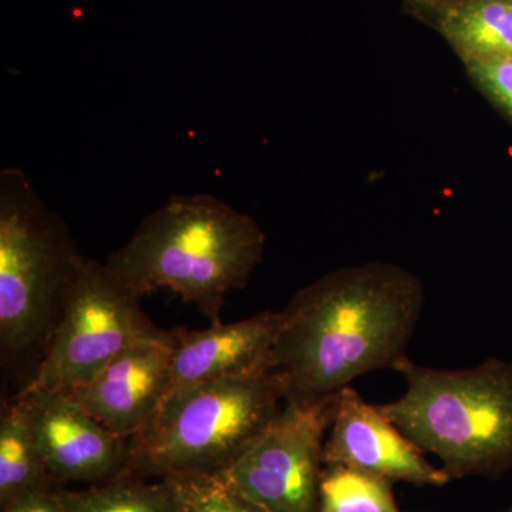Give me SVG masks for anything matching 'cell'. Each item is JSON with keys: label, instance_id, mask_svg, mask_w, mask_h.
<instances>
[{"label": "cell", "instance_id": "1", "mask_svg": "<svg viewBox=\"0 0 512 512\" xmlns=\"http://www.w3.org/2000/svg\"><path fill=\"white\" fill-rule=\"evenodd\" d=\"M423 301L420 282L390 265L346 269L296 293L279 311L272 350L285 402H318L357 377L396 365Z\"/></svg>", "mask_w": 512, "mask_h": 512}, {"label": "cell", "instance_id": "2", "mask_svg": "<svg viewBox=\"0 0 512 512\" xmlns=\"http://www.w3.org/2000/svg\"><path fill=\"white\" fill-rule=\"evenodd\" d=\"M265 237L248 215L210 194L175 195L107 259L138 298L170 289L220 323L229 292L247 284Z\"/></svg>", "mask_w": 512, "mask_h": 512}, {"label": "cell", "instance_id": "3", "mask_svg": "<svg viewBox=\"0 0 512 512\" xmlns=\"http://www.w3.org/2000/svg\"><path fill=\"white\" fill-rule=\"evenodd\" d=\"M406 392L380 412L448 476H500L512 468V363L488 359L470 369L440 370L403 356L392 367Z\"/></svg>", "mask_w": 512, "mask_h": 512}, {"label": "cell", "instance_id": "4", "mask_svg": "<svg viewBox=\"0 0 512 512\" xmlns=\"http://www.w3.org/2000/svg\"><path fill=\"white\" fill-rule=\"evenodd\" d=\"M282 402L274 370L170 394L131 437L130 471L161 478L224 473L268 429Z\"/></svg>", "mask_w": 512, "mask_h": 512}, {"label": "cell", "instance_id": "5", "mask_svg": "<svg viewBox=\"0 0 512 512\" xmlns=\"http://www.w3.org/2000/svg\"><path fill=\"white\" fill-rule=\"evenodd\" d=\"M83 255L20 168L0 173V348L6 359L45 348Z\"/></svg>", "mask_w": 512, "mask_h": 512}, {"label": "cell", "instance_id": "6", "mask_svg": "<svg viewBox=\"0 0 512 512\" xmlns=\"http://www.w3.org/2000/svg\"><path fill=\"white\" fill-rule=\"evenodd\" d=\"M140 301L106 262L82 256L64 291L45 355L26 387L72 392L130 346L163 332Z\"/></svg>", "mask_w": 512, "mask_h": 512}, {"label": "cell", "instance_id": "7", "mask_svg": "<svg viewBox=\"0 0 512 512\" xmlns=\"http://www.w3.org/2000/svg\"><path fill=\"white\" fill-rule=\"evenodd\" d=\"M338 394L312 403L285 402L221 476L259 512H318L323 448Z\"/></svg>", "mask_w": 512, "mask_h": 512}, {"label": "cell", "instance_id": "8", "mask_svg": "<svg viewBox=\"0 0 512 512\" xmlns=\"http://www.w3.org/2000/svg\"><path fill=\"white\" fill-rule=\"evenodd\" d=\"M19 394L50 480L99 483L130 471V439L104 427L69 393L25 387Z\"/></svg>", "mask_w": 512, "mask_h": 512}, {"label": "cell", "instance_id": "9", "mask_svg": "<svg viewBox=\"0 0 512 512\" xmlns=\"http://www.w3.org/2000/svg\"><path fill=\"white\" fill-rule=\"evenodd\" d=\"M174 346L175 330L140 340L69 394L104 427L131 439L167 396Z\"/></svg>", "mask_w": 512, "mask_h": 512}, {"label": "cell", "instance_id": "10", "mask_svg": "<svg viewBox=\"0 0 512 512\" xmlns=\"http://www.w3.org/2000/svg\"><path fill=\"white\" fill-rule=\"evenodd\" d=\"M323 463L342 464L387 481L443 487L451 477L397 429L379 407L348 386L340 390L323 448Z\"/></svg>", "mask_w": 512, "mask_h": 512}, {"label": "cell", "instance_id": "11", "mask_svg": "<svg viewBox=\"0 0 512 512\" xmlns=\"http://www.w3.org/2000/svg\"><path fill=\"white\" fill-rule=\"evenodd\" d=\"M279 319V312L265 311L228 325L212 323L205 330H175L167 396L198 384L272 370Z\"/></svg>", "mask_w": 512, "mask_h": 512}, {"label": "cell", "instance_id": "12", "mask_svg": "<svg viewBox=\"0 0 512 512\" xmlns=\"http://www.w3.org/2000/svg\"><path fill=\"white\" fill-rule=\"evenodd\" d=\"M32 421L23 397L6 403L0 417V505L18 500L39 488L50 487Z\"/></svg>", "mask_w": 512, "mask_h": 512}, {"label": "cell", "instance_id": "13", "mask_svg": "<svg viewBox=\"0 0 512 512\" xmlns=\"http://www.w3.org/2000/svg\"><path fill=\"white\" fill-rule=\"evenodd\" d=\"M439 19L464 59L512 56V0H458Z\"/></svg>", "mask_w": 512, "mask_h": 512}, {"label": "cell", "instance_id": "14", "mask_svg": "<svg viewBox=\"0 0 512 512\" xmlns=\"http://www.w3.org/2000/svg\"><path fill=\"white\" fill-rule=\"evenodd\" d=\"M59 494L63 512H180L167 480L148 484L131 471L89 490Z\"/></svg>", "mask_w": 512, "mask_h": 512}, {"label": "cell", "instance_id": "15", "mask_svg": "<svg viewBox=\"0 0 512 512\" xmlns=\"http://www.w3.org/2000/svg\"><path fill=\"white\" fill-rule=\"evenodd\" d=\"M390 483L356 468L325 464L318 512H402Z\"/></svg>", "mask_w": 512, "mask_h": 512}, {"label": "cell", "instance_id": "16", "mask_svg": "<svg viewBox=\"0 0 512 512\" xmlns=\"http://www.w3.org/2000/svg\"><path fill=\"white\" fill-rule=\"evenodd\" d=\"M180 512H259L221 474L165 477Z\"/></svg>", "mask_w": 512, "mask_h": 512}, {"label": "cell", "instance_id": "17", "mask_svg": "<svg viewBox=\"0 0 512 512\" xmlns=\"http://www.w3.org/2000/svg\"><path fill=\"white\" fill-rule=\"evenodd\" d=\"M477 83L512 116V56L467 60Z\"/></svg>", "mask_w": 512, "mask_h": 512}, {"label": "cell", "instance_id": "18", "mask_svg": "<svg viewBox=\"0 0 512 512\" xmlns=\"http://www.w3.org/2000/svg\"><path fill=\"white\" fill-rule=\"evenodd\" d=\"M2 512H63L60 503L59 491H53L52 487L39 488L22 495L13 501Z\"/></svg>", "mask_w": 512, "mask_h": 512}, {"label": "cell", "instance_id": "19", "mask_svg": "<svg viewBox=\"0 0 512 512\" xmlns=\"http://www.w3.org/2000/svg\"><path fill=\"white\" fill-rule=\"evenodd\" d=\"M414 9L423 13L440 16L451 6L456 5L458 0H407Z\"/></svg>", "mask_w": 512, "mask_h": 512}, {"label": "cell", "instance_id": "20", "mask_svg": "<svg viewBox=\"0 0 512 512\" xmlns=\"http://www.w3.org/2000/svg\"><path fill=\"white\" fill-rule=\"evenodd\" d=\"M507 512H512V508H511V510H510V511H507Z\"/></svg>", "mask_w": 512, "mask_h": 512}]
</instances>
